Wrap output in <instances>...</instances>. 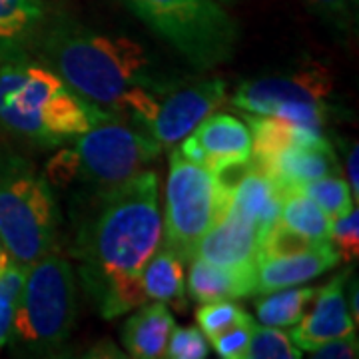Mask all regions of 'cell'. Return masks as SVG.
<instances>
[{
	"label": "cell",
	"instance_id": "cell-1",
	"mask_svg": "<svg viewBox=\"0 0 359 359\" xmlns=\"http://www.w3.org/2000/svg\"><path fill=\"white\" fill-rule=\"evenodd\" d=\"M160 245V184L154 170H142L114 190L92 196L70 252L104 320L126 316L148 302L142 273Z\"/></svg>",
	"mask_w": 359,
	"mask_h": 359
},
{
	"label": "cell",
	"instance_id": "cell-2",
	"mask_svg": "<svg viewBox=\"0 0 359 359\" xmlns=\"http://www.w3.org/2000/svg\"><path fill=\"white\" fill-rule=\"evenodd\" d=\"M34 48L46 68L82 98L102 106L112 116L132 90L162 94L170 88L154 76V62L146 48L126 36H108L60 22L44 26Z\"/></svg>",
	"mask_w": 359,
	"mask_h": 359
},
{
	"label": "cell",
	"instance_id": "cell-3",
	"mask_svg": "<svg viewBox=\"0 0 359 359\" xmlns=\"http://www.w3.org/2000/svg\"><path fill=\"white\" fill-rule=\"evenodd\" d=\"M110 120L50 68L28 60L0 65V126L16 136L58 146Z\"/></svg>",
	"mask_w": 359,
	"mask_h": 359
},
{
	"label": "cell",
	"instance_id": "cell-4",
	"mask_svg": "<svg viewBox=\"0 0 359 359\" xmlns=\"http://www.w3.org/2000/svg\"><path fill=\"white\" fill-rule=\"evenodd\" d=\"M60 224L50 182L22 156L0 152V240L8 256L30 266L54 252Z\"/></svg>",
	"mask_w": 359,
	"mask_h": 359
},
{
	"label": "cell",
	"instance_id": "cell-5",
	"mask_svg": "<svg viewBox=\"0 0 359 359\" xmlns=\"http://www.w3.org/2000/svg\"><path fill=\"white\" fill-rule=\"evenodd\" d=\"M76 321V276L56 250L26 266L11 341L32 355H52L70 339Z\"/></svg>",
	"mask_w": 359,
	"mask_h": 359
},
{
	"label": "cell",
	"instance_id": "cell-6",
	"mask_svg": "<svg viewBox=\"0 0 359 359\" xmlns=\"http://www.w3.org/2000/svg\"><path fill=\"white\" fill-rule=\"evenodd\" d=\"M132 13L198 70L228 62L240 39L218 0H124Z\"/></svg>",
	"mask_w": 359,
	"mask_h": 359
},
{
	"label": "cell",
	"instance_id": "cell-7",
	"mask_svg": "<svg viewBox=\"0 0 359 359\" xmlns=\"http://www.w3.org/2000/svg\"><path fill=\"white\" fill-rule=\"evenodd\" d=\"M230 198L212 170L186 160L178 150L172 152L162 245L172 250L184 264H190L205 231L226 214Z\"/></svg>",
	"mask_w": 359,
	"mask_h": 359
},
{
	"label": "cell",
	"instance_id": "cell-8",
	"mask_svg": "<svg viewBox=\"0 0 359 359\" xmlns=\"http://www.w3.org/2000/svg\"><path fill=\"white\" fill-rule=\"evenodd\" d=\"M76 180L104 194L122 186L154 162L162 146L142 130L118 124L116 120L98 124L74 138Z\"/></svg>",
	"mask_w": 359,
	"mask_h": 359
},
{
	"label": "cell",
	"instance_id": "cell-9",
	"mask_svg": "<svg viewBox=\"0 0 359 359\" xmlns=\"http://www.w3.org/2000/svg\"><path fill=\"white\" fill-rule=\"evenodd\" d=\"M226 100V82L219 78H210L194 82L188 86L168 88L158 98L152 124L146 132L162 148H174L192 134L200 122L212 116Z\"/></svg>",
	"mask_w": 359,
	"mask_h": 359
},
{
	"label": "cell",
	"instance_id": "cell-10",
	"mask_svg": "<svg viewBox=\"0 0 359 359\" xmlns=\"http://www.w3.org/2000/svg\"><path fill=\"white\" fill-rule=\"evenodd\" d=\"M334 90L332 72L320 65L299 68L283 76L257 78L233 92L231 104L245 114L271 116L292 102H323Z\"/></svg>",
	"mask_w": 359,
	"mask_h": 359
},
{
	"label": "cell",
	"instance_id": "cell-11",
	"mask_svg": "<svg viewBox=\"0 0 359 359\" xmlns=\"http://www.w3.org/2000/svg\"><path fill=\"white\" fill-rule=\"evenodd\" d=\"M349 269L339 271L332 282L318 290L311 299V311L295 323L292 330V341L302 351H313L332 339L344 337L355 332V321L349 313L346 299V282Z\"/></svg>",
	"mask_w": 359,
	"mask_h": 359
},
{
	"label": "cell",
	"instance_id": "cell-12",
	"mask_svg": "<svg viewBox=\"0 0 359 359\" xmlns=\"http://www.w3.org/2000/svg\"><path fill=\"white\" fill-rule=\"evenodd\" d=\"M257 256L259 231L250 219L231 208L205 231L194 254V257H200L208 264L233 269L257 268Z\"/></svg>",
	"mask_w": 359,
	"mask_h": 359
},
{
	"label": "cell",
	"instance_id": "cell-13",
	"mask_svg": "<svg viewBox=\"0 0 359 359\" xmlns=\"http://www.w3.org/2000/svg\"><path fill=\"white\" fill-rule=\"evenodd\" d=\"M252 160L262 172H266L269 178L273 180L282 198L299 192V188L306 182L339 174L337 158L327 142L318 144V146L287 148L278 154L252 158Z\"/></svg>",
	"mask_w": 359,
	"mask_h": 359
},
{
	"label": "cell",
	"instance_id": "cell-14",
	"mask_svg": "<svg viewBox=\"0 0 359 359\" xmlns=\"http://www.w3.org/2000/svg\"><path fill=\"white\" fill-rule=\"evenodd\" d=\"M341 259L330 242H320L306 252L283 257L257 259L256 294H268L283 287L304 285L321 273L334 269Z\"/></svg>",
	"mask_w": 359,
	"mask_h": 359
},
{
	"label": "cell",
	"instance_id": "cell-15",
	"mask_svg": "<svg viewBox=\"0 0 359 359\" xmlns=\"http://www.w3.org/2000/svg\"><path fill=\"white\" fill-rule=\"evenodd\" d=\"M44 26V0H0V65L28 60Z\"/></svg>",
	"mask_w": 359,
	"mask_h": 359
},
{
	"label": "cell",
	"instance_id": "cell-16",
	"mask_svg": "<svg viewBox=\"0 0 359 359\" xmlns=\"http://www.w3.org/2000/svg\"><path fill=\"white\" fill-rule=\"evenodd\" d=\"M257 268L233 269L208 264L200 257H194L188 271L186 292L198 304L240 299L256 294Z\"/></svg>",
	"mask_w": 359,
	"mask_h": 359
},
{
	"label": "cell",
	"instance_id": "cell-17",
	"mask_svg": "<svg viewBox=\"0 0 359 359\" xmlns=\"http://www.w3.org/2000/svg\"><path fill=\"white\" fill-rule=\"evenodd\" d=\"M205 154V168L216 170L219 164L248 160L252 156L250 128L231 114H212L200 122L192 134Z\"/></svg>",
	"mask_w": 359,
	"mask_h": 359
},
{
	"label": "cell",
	"instance_id": "cell-18",
	"mask_svg": "<svg viewBox=\"0 0 359 359\" xmlns=\"http://www.w3.org/2000/svg\"><path fill=\"white\" fill-rule=\"evenodd\" d=\"M176 321L166 304L154 302L144 306L122 325V344L136 359H158L166 355L170 335Z\"/></svg>",
	"mask_w": 359,
	"mask_h": 359
},
{
	"label": "cell",
	"instance_id": "cell-19",
	"mask_svg": "<svg viewBox=\"0 0 359 359\" xmlns=\"http://www.w3.org/2000/svg\"><path fill=\"white\" fill-rule=\"evenodd\" d=\"M282 194L273 180L266 172H262L252 160V168L248 170L242 182L233 188L230 205L233 212L250 219L259 231V240L266 231L280 219L282 210Z\"/></svg>",
	"mask_w": 359,
	"mask_h": 359
},
{
	"label": "cell",
	"instance_id": "cell-20",
	"mask_svg": "<svg viewBox=\"0 0 359 359\" xmlns=\"http://www.w3.org/2000/svg\"><path fill=\"white\" fill-rule=\"evenodd\" d=\"M252 136V158H266L287 148L325 144L323 128L295 124L280 116L245 114Z\"/></svg>",
	"mask_w": 359,
	"mask_h": 359
},
{
	"label": "cell",
	"instance_id": "cell-21",
	"mask_svg": "<svg viewBox=\"0 0 359 359\" xmlns=\"http://www.w3.org/2000/svg\"><path fill=\"white\" fill-rule=\"evenodd\" d=\"M146 299L162 302L178 311H186V282H184V262L166 245H160L142 273Z\"/></svg>",
	"mask_w": 359,
	"mask_h": 359
},
{
	"label": "cell",
	"instance_id": "cell-22",
	"mask_svg": "<svg viewBox=\"0 0 359 359\" xmlns=\"http://www.w3.org/2000/svg\"><path fill=\"white\" fill-rule=\"evenodd\" d=\"M318 294V287H283L268 292L257 299L256 316L262 325L287 327L295 325L308 311L311 299Z\"/></svg>",
	"mask_w": 359,
	"mask_h": 359
},
{
	"label": "cell",
	"instance_id": "cell-23",
	"mask_svg": "<svg viewBox=\"0 0 359 359\" xmlns=\"http://www.w3.org/2000/svg\"><path fill=\"white\" fill-rule=\"evenodd\" d=\"M280 222L308 236L313 242H327L332 230V219L304 192H294L283 198Z\"/></svg>",
	"mask_w": 359,
	"mask_h": 359
},
{
	"label": "cell",
	"instance_id": "cell-24",
	"mask_svg": "<svg viewBox=\"0 0 359 359\" xmlns=\"http://www.w3.org/2000/svg\"><path fill=\"white\" fill-rule=\"evenodd\" d=\"M26 266L14 262L8 252L0 254V349L11 341L16 306L22 294Z\"/></svg>",
	"mask_w": 359,
	"mask_h": 359
},
{
	"label": "cell",
	"instance_id": "cell-25",
	"mask_svg": "<svg viewBox=\"0 0 359 359\" xmlns=\"http://www.w3.org/2000/svg\"><path fill=\"white\" fill-rule=\"evenodd\" d=\"M299 192L308 194L309 198L320 205L321 210L327 214V218L339 219L341 216H346L347 212L355 205V202L351 200V190L346 180L337 176H323V178L311 180L306 182Z\"/></svg>",
	"mask_w": 359,
	"mask_h": 359
},
{
	"label": "cell",
	"instance_id": "cell-26",
	"mask_svg": "<svg viewBox=\"0 0 359 359\" xmlns=\"http://www.w3.org/2000/svg\"><path fill=\"white\" fill-rule=\"evenodd\" d=\"M302 349H297L290 334L273 325H254L244 359H299Z\"/></svg>",
	"mask_w": 359,
	"mask_h": 359
},
{
	"label": "cell",
	"instance_id": "cell-27",
	"mask_svg": "<svg viewBox=\"0 0 359 359\" xmlns=\"http://www.w3.org/2000/svg\"><path fill=\"white\" fill-rule=\"evenodd\" d=\"M320 242H313L309 240L308 236L295 231L294 228L285 226L283 222H276L271 228H269L262 240H259V257H283V256H294L299 252H306L309 248H313Z\"/></svg>",
	"mask_w": 359,
	"mask_h": 359
},
{
	"label": "cell",
	"instance_id": "cell-28",
	"mask_svg": "<svg viewBox=\"0 0 359 359\" xmlns=\"http://www.w3.org/2000/svg\"><path fill=\"white\" fill-rule=\"evenodd\" d=\"M248 318H250V313L240 306H236L233 299L210 302V304H202L196 309V321L208 339L216 337L222 332H226L228 327L248 320Z\"/></svg>",
	"mask_w": 359,
	"mask_h": 359
},
{
	"label": "cell",
	"instance_id": "cell-29",
	"mask_svg": "<svg viewBox=\"0 0 359 359\" xmlns=\"http://www.w3.org/2000/svg\"><path fill=\"white\" fill-rule=\"evenodd\" d=\"M327 242L334 245L339 259L351 262L359 256V212L353 205L346 216L332 222Z\"/></svg>",
	"mask_w": 359,
	"mask_h": 359
},
{
	"label": "cell",
	"instance_id": "cell-30",
	"mask_svg": "<svg viewBox=\"0 0 359 359\" xmlns=\"http://www.w3.org/2000/svg\"><path fill=\"white\" fill-rule=\"evenodd\" d=\"M210 355L208 337L200 327H174L166 346L170 359H205Z\"/></svg>",
	"mask_w": 359,
	"mask_h": 359
},
{
	"label": "cell",
	"instance_id": "cell-31",
	"mask_svg": "<svg viewBox=\"0 0 359 359\" xmlns=\"http://www.w3.org/2000/svg\"><path fill=\"white\" fill-rule=\"evenodd\" d=\"M254 325H256V321L250 316L248 320L240 321V323L228 327L226 332L212 337L210 341L214 346V351L224 359H244L250 337L254 332Z\"/></svg>",
	"mask_w": 359,
	"mask_h": 359
},
{
	"label": "cell",
	"instance_id": "cell-32",
	"mask_svg": "<svg viewBox=\"0 0 359 359\" xmlns=\"http://www.w3.org/2000/svg\"><path fill=\"white\" fill-rule=\"evenodd\" d=\"M358 335L353 332V334H347L344 337H337V339H332L323 346L316 347L313 351H309V355L320 359H351L358 358Z\"/></svg>",
	"mask_w": 359,
	"mask_h": 359
},
{
	"label": "cell",
	"instance_id": "cell-33",
	"mask_svg": "<svg viewBox=\"0 0 359 359\" xmlns=\"http://www.w3.org/2000/svg\"><path fill=\"white\" fill-rule=\"evenodd\" d=\"M358 164H359V146L353 144L351 152L347 156V184L353 196V202H358L359 198V176H358Z\"/></svg>",
	"mask_w": 359,
	"mask_h": 359
},
{
	"label": "cell",
	"instance_id": "cell-34",
	"mask_svg": "<svg viewBox=\"0 0 359 359\" xmlns=\"http://www.w3.org/2000/svg\"><path fill=\"white\" fill-rule=\"evenodd\" d=\"M313 8H318L323 14H332V16H339L347 11L349 0H306Z\"/></svg>",
	"mask_w": 359,
	"mask_h": 359
},
{
	"label": "cell",
	"instance_id": "cell-35",
	"mask_svg": "<svg viewBox=\"0 0 359 359\" xmlns=\"http://www.w3.org/2000/svg\"><path fill=\"white\" fill-rule=\"evenodd\" d=\"M349 302L351 304H347V306H351V318L355 321V325H358V318H359V297H358V282L353 280V283L349 285Z\"/></svg>",
	"mask_w": 359,
	"mask_h": 359
},
{
	"label": "cell",
	"instance_id": "cell-36",
	"mask_svg": "<svg viewBox=\"0 0 359 359\" xmlns=\"http://www.w3.org/2000/svg\"><path fill=\"white\" fill-rule=\"evenodd\" d=\"M219 4H231V2H236V0H218Z\"/></svg>",
	"mask_w": 359,
	"mask_h": 359
},
{
	"label": "cell",
	"instance_id": "cell-37",
	"mask_svg": "<svg viewBox=\"0 0 359 359\" xmlns=\"http://www.w3.org/2000/svg\"><path fill=\"white\" fill-rule=\"evenodd\" d=\"M2 252H6V250H4V245H2V240H0V254H2Z\"/></svg>",
	"mask_w": 359,
	"mask_h": 359
}]
</instances>
